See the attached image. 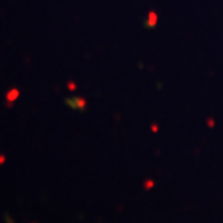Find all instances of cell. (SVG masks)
Instances as JSON below:
<instances>
[{
  "label": "cell",
  "instance_id": "obj_1",
  "mask_svg": "<svg viewBox=\"0 0 223 223\" xmlns=\"http://www.w3.org/2000/svg\"><path fill=\"white\" fill-rule=\"evenodd\" d=\"M17 94H19V92H17L16 89H13V92H12V94H9V95H7V99L10 101V102H12V101H13V98H16V97H17Z\"/></svg>",
  "mask_w": 223,
  "mask_h": 223
},
{
  "label": "cell",
  "instance_id": "obj_2",
  "mask_svg": "<svg viewBox=\"0 0 223 223\" xmlns=\"http://www.w3.org/2000/svg\"><path fill=\"white\" fill-rule=\"evenodd\" d=\"M4 163V156H0V164H3Z\"/></svg>",
  "mask_w": 223,
  "mask_h": 223
},
{
  "label": "cell",
  "instance_id": "obj_3",
  "mask_svg": "<svg viewBox=\"0 0 223 223\" xmlns=\"http://www.w3.org/2000/svg\"><path fill=\"white\" fill-rule=\"evenodd\" d=\"M6 219H7V223H13V222H12V219H10L9 216H6Z\"/></svg>",
  "mask_w": 223,
  "mask_h": 223
}]
</instances>
